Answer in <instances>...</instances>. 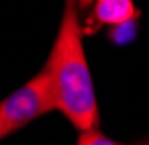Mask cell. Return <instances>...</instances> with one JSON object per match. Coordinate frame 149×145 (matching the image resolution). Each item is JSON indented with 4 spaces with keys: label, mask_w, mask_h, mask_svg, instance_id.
Segmentation results:
<instances>
[{
    "label": "cell",
    "mask_w": 149,
    "mask_h": 145,
    "mask_svg": "<svg viewBox=\"0 0 149 145\" xmlns=\"http://www.w3.org/2000/svg\"><path fill=\"white\" fill-rule=\"evenodd\" d=\"M54 109H58L81 133L99 129L95 85L83 48V24L77 4H67L61 26L45 65Z\"/></svg>",
    "instance_id": "6da1fadb"
},
{
    "label": "cell",
    "mask_w": 149,
    "mask_h": 145,
    "mask_svg": "<svg viewBox=\"0 0 149 145\" xmlns=\"http://www.w3.org/2000/svg\"><path fill=\"white\" fill-rule=\"evenodd\" d=\"M52 109L54 99L50 81L47 71L42 69L20 89L0 101V141Z\"/></svg>",
    "instance_id": "7a4b0ae2"
},
{
    "label": "cell",
    "mask_w": 149,
    "mask_h": 145,
    "mask_svg": "<svg viewBox=\"0 0 149 145\" xmlns=\"http://www.w3.org/2000/svg\"><path fill=\"white\" fill-rule=\"evenodd\" d=\"M139 18V8L131 0H99L93 4L91 14L87 16L83 34H95L99 28H115L119 24L133 22Z\"/></svg>",
    "instance_id": "3957f363"
},
{
    "label": "cell",
    "mask_w": 149,
    "mask_h": 145,
    "mask_svg": "<svg viewBox=\"0 0 149 145\" xmlns=\"http://www.w3.org/2000/svg\"><path fill=\"white\" fill-rule=\"evenodd\" d=\"M107 36H109V40H111L113 45H119V47H121V45H129V43L135 40V36H137V20L119 24V26H115V28H109Z\"/></svg>",
    "instance_id": "277c9868"
},
{
    "label": "cell",
    "mask_w": 149,
    "mask_h": 145,
    "mask_svg": "<svg viewBox=\"0 0 149 145\" xmlns=\"http://www.w3.org/2000/svg\"><path fill=\"white\" fill-rule=\"evenodd\" d=\"M77 145H123V143L113 141L111 137L103 135L99 129H97V131H87V133H81V135H79Z\"/></svg>",
    "instance_id": "5b68a950"
},
{
    "label": "cell",
    "mask_w": 149,
    "mask_h": 145,
    "mask_svg": "<svg viewBox=\"0 0 149 145\" xmlns=\"http://www.w3.org/2000/svg\"><path fill=\"white\" fill-rule=\"evenodd\" d=\"M139 145H149V141H145V143H139Z\"/></svg>",
    "instance_id": "8992f818"
}]
</instances>
